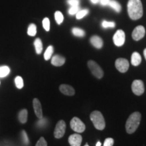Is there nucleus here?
Wrapping results in <instances>:
<instances>
[{
    "label": "nucleus",
    "mask_w": 146,
    "mask_h": 146,
    "mask_svg": "<svg viewBox=\"0 0 146 146\" xmlns=\"http://www.w3.org/2000/svg\"><path fill=\"white\" fill-rule=\"evenodd\" d=\"M36 27L34 24H31L28 27V31H27V34L29 36H34L36 35Z\"/></svg>",
    "instance_id": "21"
},
{
    "label": "nucleus",
    "mask_w": 146,
    "mask_h": 146,
    "mask_svg": "<svg viewBox=\"0 0 146 146\" xmlns=\"http://www.w3.org/2000/svg\"><path fill=\"white\" fill-rule=\"evenodd\" d=\"M55 19H56V23H57L58 25H61V24L62 23V22L64 21V16L61 12H60V11L56 12V13H55Z\"/></svg>",
    "instance_id": "24"
},
{
    "label": "nucleus",
    "mask_w": 146,
    "mask_h": 146,
    "mask_svg": "<svg viewBox=\"0 0 146 146\" xmlns=\"http://www.w3.org/2000/svg\"><path fill=\"white\" fill-rule=\"evenodd\" d=\"M45 122H46V120L43 119V118H41V119H40L39 121L38 122L37 125H39V126H40V127H41V126L44 125V124H45Z\"/></svg>",
    "instance_id": "35"
},
{
    "label": "nucleus",
    "mask_w": 146,
    "mask_h": 146,
    "mask_svg": "<svg viewBox=\"0 0 146 146\" xmlns=\"http://www.w3.org/2000/svg\"><path fill=\"white\" fill-rule=\"evenodd\" d=\"M87 66L90 69L91 73L98 78H102L104 76V72L101 67L94 60H89L87 62Z\"/></svg>",
    "instance_id": "4"
},
{
    "label": "nucleus",
    "mask_w": 146,
    "mask_h": 146,
    "mask_svg": "<svg viewBox=\"0 0 146 146\" xmlns=\"http://www.w3.org/2000/svg\"><path fill=\"white\" fill-rule=\"evenodd\" d=\"M143 54H144V57H145V60H146V48L143 51Z\"/></svg>",
    "instance_id": "37"
},
{
    "label": "nucleus",
    "mask_w": 146,
    "mask_h": 146,
    "mask_svg": "<svg viewBox=\"0 0 146 146\" xmlns=\"http://www.w3.org/2000/svg\"><path fill=\"white\" fill-rule=\"evenodd\" d=\"M131 89L133 94L136 96H141L144 93L145 88H144L143 82L141 80H135L133 82L131 85Z\"/></svg>",
    "instance_id": "7"
},
{
    "label": "nucleus",
    "mask_w": 146,
    "mask_h": 146,
    "mask_svg": "<svg viewBox=\"0 0 146 146\" xmlns=\"http://www.w3.org/2000/svg\"><path fill=\"white\" fill-rule=\"evenodd\" d=\"M141 118V115L138 112L133 113L129 116L125 125L126 131H127V133L132 134V133L135 132V131L139 126Z\"/></svg>",
    "instance_id": "2"
},
{
    "label": "nucleus",
    "mask_w": 146,
    "mask_h": 146,
    "mask_svg": "<svg viewBox=\"0 0 146 146\" xmlns=\"http://www.w3.org/2000/svg\"><path fill=\"white\" fill-rule=\"evenodd\" d=\"M110 2V0H100V4L102 5H108Z\"/></svg>",
    "instance_id": "34"
},
{
    "label": "nucleus",
    "mask_w": 146,
    "mask_h": 146,
    "mask_svg": "<svg viewBox=\"0 0 146 146\" xmlns=\"http://www.w3.org/2000/svg\"><path fill=\"white\" fill-rule=\"evenodd\" d=\"M89 13V10H87V9H85V10H79L77 13L76 14V19H81L85 17L87 14H88Z\"/></svg>",
    "instance_id": "26"
},
{
    "label": "nucleus",
    "mask_w": 146,
    "mask_h": 146,
    "mask_svg": "<svg viewBox=\"0 0 146 146\" xmlns=\"http://www.w3.org/2000/svg\"><path fill=\"white\" fill-rule=\"evenodd\" d=\"M145 30L143 26H137L133 30L132 37L135 41H139L145 36Z\"/></svg>",
    "instance_id": "10"
},
{
    "label": "nucleus",
    "mask_w": 146,
    "mask_h": 146,
    "mask_svg": "<svg viewBox=\"0 0 146 146\" xmlns=\"http://www.w3.org/2000/svg\"><path fill=\"white\" fill-rule=\"evenodd\" d=\"M141 62V56L138 52H133L131 56V64L134 66H137Z\"/></svg>",
    "instance_id": "16"
},
{
    "label": "nucleus",
    "mask_w": 146,
    "mask_h": 146,
    "mask_svg": "<svg viewBox=\"0 0 146 146\" xmlns=\"http://www.w3.org/2000/svg\"><path fill=\"white\" fill-rule=\"evenodd\" d=\"M84 146H89V145H88V143H86V144H85V145H84Z\"/></svg>",
    "instance_id": "39"
},
{
    "label": "nucleus",
    "mask_w": 146,
    "mask_h": 146,
    "mask_svg": "<svg viewBox=\"0 0 146 146\" xmlns=\"http://www.w3.org/2000/svg\"><path fill=\"white\" fill-rule=\"evenodd\" d=\"M70 127L76 133H83L85 130V125L81 119L77 117H74L70 121Z\"/></svg>",
    "instance_id": "5"
},
{
    "label": "nucleus",
    "mask_w": 146,
    "mask_h": 146,
    "mask_svg": "<svg viewBox=\"0 0 146 146\" xmlns=\"http://www.w3.org/2000/svg\"><path fill=\"white\" fill-rule=\"evenodd\" d=\"M68 3L71 6L73 5H78L79 4V0H68Z\"/></svg>",
    "instance_id": "33"
},
{
    "label": "nucleus",
    "mask_w": 146,
    "mask_h": 146,
    "mask_svg": "<svg viewBox=\"0 0 146 146\" xmlns=\"http://www.w3.org/2000/svg\"><path fill=\"white\" fill-rule=\"evenodd\" d=\"M114 139L112 138H107L106 139L104 143V146H112L114 144Z\"/></svg>",
    "instance_id": "32"
},
{
    "label": "nucleus",
    "mask_w": 146,
    "mask_h": 146,
    "mask_svg": "<svg viewBox=\"0 0 146 146\" xmlns=\"http://www.w3.org/2000/svg\"><path fill=\"white\" fill-rule=\"evenodd\" d=\"M127 10L129 17L134 21L139 19L143 16V5L141 0H129Z\"/></svg>",
    "instance_id": "1"
},
{
    "label": "nucleus",
    "mask_w": 146,
    "mask_h": 146,
    "mask_svg": "<svg viewBox=\"0 0 146 146\" xmlns=\"http://www.w3.org/2000/svg\"><path fill=\"white\" fill-rule=\"evenodd\" d=\"M22 139H23V143L25 144V145H28L29 143V137L28 135H27V133L25 132V131H22Z\"/></svg>",
    "instance_id": "30"
},
{
    "label": "nucleus",
    "mask_w": 146,
    "mask_h": 146,
    "mask_svg": "<svg viewBox=\"0 0 146 146\" xmlns=\"http://www.w3.org/2000/svg\"><path fill=\"white\" fill-rule=\"evenodd\" d=\"M65 58L60 55H56L53 56L52 59V64L55 66H61L65 63Z\"/></svg>",
    "instance_id": "15"
},
{
    "label": "nucleus",
    "mask_w": 146,
    "mask_h": 146,
    "mask_svg": "<svg viewBox=\"0 0 146 146\" xmlns=\"http://www.w3.org/2000/svg\"><path fill=\"white\" fill-rule=\"evenodd\" d=\"M115 66L120 72H126L129 68V62L125 58H118L115 62Z\"/></svg>",
    "instance_id": "8"
},
{
    "label": "nucleus",
    "mask_w": 146,
    "mask_h": 146,
    "mask_svg": "<svg viewBox=\"0 0 146 146\" xmlns=\"http://www.w3.org/2000/svg\"><path fill=\"white\" fill-rule=\"evenodd\" d=\"M102 27H103V28L107 29V28H114L116 25H115L114 22H108L106 21H104L102 22Z\"/></svg>",
    "instance_id": "27"
},
{
    "label": "nucleus",
    "mask_w": 146,
    "mask_h": 146,
    "mask_svg": "<svg viewBox=\"0 0 146 146\" xmlns=\"http://www.w3.org/2000/svg\"><path fill=\"white\" fill-rule=\"evenodd\" d=\"M96 146H101V142L98 141V143L96 144Z\"/></svg>",
    "instance_id": "38"
},
{
    "label": "nucleus",
    "mask_w": 146,
    "mask_h": 146,
    "mask_svg": "<svg viewBox=\"0 0 146 146\" xmlns=\"http://www.w3.org/2000/svg\"><path fill=\"white\" fill-rule=\"evenodd\" d=\"M72 32L73 35L76 36H79V37H82V36H84L85 35V33L83 29H79V28H73L72 29Z\"/></svg>",
    "instance_id": "23"
},
{
    "label": "nucleus",
    "mask_w": 146,
    "mask_h": 146,
    "mask_svg": "<svg viewBox=\"0 0 146 146\" xmlns=\"http://www.w3.org/2000/svg\"><path fill=\"white\" fill-rule=\"evenodd\" d=\"M113 41L114 44L118 47L124 45L125 41V34L123 30H118L113 36Z\"/></svg>",
    "instance_id": "9"
},
{
    "label": "nucleus",
    "mask_w": 146,
    "mask_h": 146,
    "mask_svg": "<svg viewBox=\"0 0 146 146\" xmlns=\"http://www.w3.org/2000/svg\"><path fill=\"white\" fill-rule=\"evenodd\" d=\"M82 136L79 134H72L68 137V142L70 146H81Z\"/></svg>",
    "instance_id": "12"
},
{
    "label": "nucleus",
    "mask_w": 146,
    "mask_h": 146,
    "mask_svg": "<svg viewBox=\"0 0 146 146\" xmlns=\"http://www.w3.org/2000/svg\"><path fill=\"white\" fill-rule=\"evenodd\" d=\"M43 27L46 31H49L50 29V22L48 18H45L43 20Z\"/></svg>",
    "instance_id": "28"
},
{
    "label": "nucleus",
    "mask_w": 146,
    "mask_h": 146,
    "mask_svg": "<svg viewBox=\"0 0 146 146\" xmlns=\"http://www.w3.org/2000/svg\"><path fill=\"white\" fill-rule=\"evenodd\" d=\"M35 146H47V141H45V139L43 137H41L39 139V141L36 142Z\"/></svg>",
    "instance_id": "31"
},
{
    "label": "nucleus",
    "mask_w": 146,
    "mask_h": 146,
    "mask_svg": "<svg viewBox=\"0 0 146 146\" xmlns=\"http://www.w3.org/2000/svg\"><path fill=\"white\" fill-rule=\"evenodd\" d=\"M66 123L63 120H60L56 124V128L54 129V135L56 139H60L64 135L66 131Z\"/></svg>",
    "instance_id": "6"
},
{
    "label": "nucleus",
    "mask_w": 146,
    "mask_h": 146,
    "mask_svg": "<svg viewBox=\"0 0 146 146\" xmlns=\"http://www.w3.org/2000/svg\"><path fill=\"white\" fill-rule=\"evenodd\" d=\"M10 72V69L7 66H0V78H3L8 76Z\"/></svg>",
    "instance_id": "20"
},
{
    "label": "nucleus",
    "mask_w": 146,
    "mask_h": 146,
    "mask_svg": "<svg viewBox=\"0 0 146 146\" xmlns=\"http://www.w3.org/2000/svg\"><path fill=\"white\" fill-rule=\"evenodd\" d=\"M78 11H79V6L78 5H73V6H71L68 10V13L70 15H74V14L77 13Z\"/></svg>",
    "instance_id": "29"
},
{
    "label": "nucleus",
    "mask_w": 146,
    "mask_h": 146,
    "mask_svg": "<svg viewBox=\"0 0 146 146\" xmlns=\"http://www.w3.org/2000/svg\"><path fill=\"white\" fill-rule=\"evenodd\" d=\"M33 105L34 111L36 117L39 119H41V118H43V111H42L41 102L37 98H35L33 101Z\"/></svg>",
    "instance_id": "11"
},
{
    "label": "nucleus",
    "mask_w": 146,
    "mask_h": 146,
    "mask_svg": "<svg viewBox=\"0 0 146 146\" xmlns=\"http://www.w3.org/2000/svg\"><path fill=\"white\" fill-rule=\"evenodd\" d=\"M53 52H54V47H53V46H52V45H50V46L47 47L46 51L45 52V54H44L45 60H50L51 57H52Z\"/></svg>",
    "instance_id": "22"
},
{
    "label": "nucleus",
    "mask_w": 146,
    "mask_h": 146,
    "mask_svg": "<svg viewBox=\"0 0 146 146\" xmlns=\"http://www.w3.org/2000/svg\"><path fill=\"white\" fill-rule=\"evenodd\" d=\"M90 119L94 127L98 130H104L106 127V123L103 115L99 111H94L91 113Z\"/></svg>",
    "instance_id": "3"
},
{
    "label": "nucleus",
    "mask_w": 146,
    "mask_h": 146,
    "mask_svg": "<svg viewBox=\"0 0 146 146\" xmlns=\"http://www.w3.org/2000/svg\"></svg>",
    "instance_id": "40"
},
{
    "label": "nucleus",
    "mask_w": 146,
    "mask_h": 146,
    "mask_svg": "<svg viewBox=\"0 0 146 146\" xmlns=\"http://www.w3.org/2000/svg\"><path fill=\"white\" fill-rule=\"evenodd\" d=\"M14 81H15V85L18 89H22L24 87V81L21 76H16Z\"/></svg>",
    "instance_id": "25"
},
{
    "label": "nucleus",
    "mask_w": 146,
    "mask_h": 146,
    "mask_svg": "<svg viewBox=\"0 0 146 146\" xmlns=\"http://www.w3.org/2000/svg\"><path fill=\"white\" fill-rule=\"evenodd\" d=\"M28 118V112L26 109L22 110L18 114V119L21 123H26Z\"/></svg>",
    "instance_id": "17"
},
{
    "label": "nucleus",
    "mask_w": 146,
    "mask_h": 146,
    "mask_svg": "<svg viewBox=\"0 0 146 146\" xmlns=\"http://www.w3.org/2000/svg\"><path fill=\"white\" fill-rule=\"evenodd\" d=\"M108 5L117 12H120V10H121V5H120L119 3L115 1V0H110Z\"/></svg>",
    "instance_id": "19"
},
{
    "label": "nucleus",
    "mask_w": 146,
    "mask_h": 146,
    "mask_svg": "<svg viewBox=\"0 0 146 146\" xmlns=\"http://www.w3.org/2000/svg\"><path fill=\"white\" fill-rule=\"evenodd\" d=\"M91 43L92 44L93 46H94L97 49H100L102 48L103 46V40L102 39L101 37L98 36H93L90 39Z\"/></svg>",
    "instance_id": "14"
},
{
    "label": "nucleus",
    "mask_w": 146,
    "mask_h": 146,
    "mask_svg": "<svg viewBox=\"0 0 146 146\" xmlns=\"http://www.w3.org/2000/svg\"><path fill=\"white\" fill-rule=\"evenodd\" d=\"M34 45L35 47V51L36 53L37 54H40L42 52L43 50V43H42L41 40L39 38L35 39V41H34Z\"/></svg>",
    "instance_id": "18"
},
{
    "label": "nucleus",
    "mask_w": 146,
    "mask_h": 146,
    "mask_svg": "<svg viewBox=\"0 0 146 146\" xmlns=\"http://www.w3.org/2000/svg\"><path fill=\"white\" fill-rule=\"evenodd\" d=\"M60 91L63 94L66 95V96H74L75 94V91H74V88L68 85H66V84H62L59 87Z\"/></svg>",
    "instance_id": "13"
},
{
    "label": "nucleus",
    "mask_w": 146,
    "mask_h": 146,
    "mask_svg": "<svg viewBox=\"0 0 146 146\" xmlns=\"http://www.w3.org/2000/svg\"><path fill=\"white\" fill-rule=\"evenodd\" d=\"M91 3H95V4H96V3H99L100 0H91Z\"/></svg>",
    "instance_id": "36"
}]
</instances>
